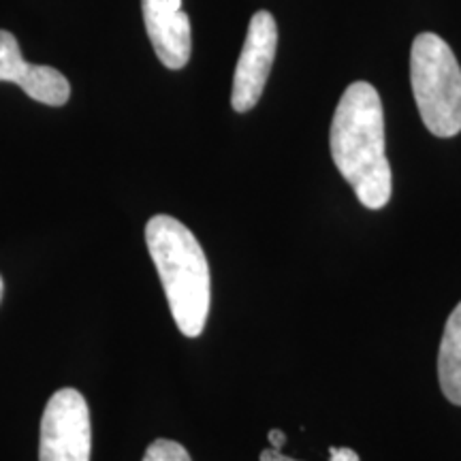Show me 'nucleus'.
I'll return each mask as SVG.
<instances>
[{
    "label": "nucleus",
    "instance_id": "obj_6",
    "mask_svg": "<svg viewBox=\"0 0 461 461\" xmlns=\"http://www.w3.org/2000/svg\"><path fill=\"white\" fill-rule=\"evenodd\" d=\"M0 82L17 84L31 99L50 107H62L71 99L65 75L54 67L26 62L17 39L7 31H0Z\"/></svg>",
    "mask_w": 461,
    "mask_h": 461
},
{
    "label": "nucleus",
    "instance_id": "obj_10",
    "mask_svg": "<svg viewBox=\"0 0 461 461\" xmlns=\"http://www.w3.org/2000/svg\"><path fill=\"white\" fill-rule=\"evenodd\" d=\"M330 459L331 461H361L359 455H357L353 448H348V447H342V448L331 447L330 448Z\"/></svg>",
    "mask_w": 461,
    "mask_h": 461
},
{
    "label": "nucleus",
    "instance_id": "obj_2",
    "mask_svg": "<svg viewBox=\"0 0 461 461\" xmlns=\"http://www.w3.org/2000/svg\"><path fill=\"white\" fill-rule=\"evenodd\" d=\"M146 244L177 330L186 338H199L212 303L210 265L203 248L186 224L167 214L149 218Z\"/></svg>",
    "mask_w": 461,
    "mask_h": 461
},
{
    "label": "nucleus",
    "instance_id": "obj_12",
    "mask_svg": "<svg viewBox=\"0 0 461 461\" xmlns=\"http://www.w3.org/2000/svg\"><path fill=\"white\" fill-rule=\"evenodd\" d=\"M269 442H272V448H276V451H280L282 447H285V442H286V436H285V431H280V429H272L269 431Z\"/></svg>",
    "mask_w": 461,
    "mask_h": 461
},
{
    "label": "nucleus",
    "instance_id": "obj_7",
    "mask_svg": "<svg viewBox=\"0 0 461 461\" xmlns=\"http://www.w3.org/2000/svg\"><path fill=\"white\" fill-rule=\"evenodd\" d=\"M141 14L158 60L171 71L186 67L193 41L190 20L184 14L182 0H141Z\"/></svg>",
    "mask_w": 461,
    "mask_h": 461
},
{
    "label": "nucleus",
    "instance_id": "obj_4",
    "mask_svg": "<svg viewBox=\"0 0 461 461\" xmlns=\"http://www.w3.org/2000/svg\"><path fill=\"white\" fill-rule=\"evenodd\" d=\"M90 451L88 402L77 389L56 391L43 411L39 461H90Z\"/></svg>",
    "mask_w": 461,
    "mask_h": 461
},
{
    "label": "nucleus",
    "instance_id": "obj_5",
    "mask_svg": "<svg viewBox=\"0 0 461 461\" xmlns=\"http://www.w3.org/2000/svg\"><path fill=\"white\" fill-rule=\"evenodd\" d=\"M276 48H278V26L269 11H257L252 15L244 48L233 75L230 105L238 113L250 112L261 101V95L272 71Z\"/></svg>",
    "mask_w": 461,
    "mask_h": 461
},
{
    "label": "nucleus",
    "instance_id": "obj_11",
    "mask_svg": "<svg viewBox=\"0 0 461 461\" xmlns=\"http://www.w3.org/2000/svg\"><path fill=\"white\" fill-rule=\"evenodd\" d=\"M258 461H297V459L286 457V455H282L280 451H276V448H267V451L261 453V457H258Z\"/></svg>",
    "mask_w": 461,
    "mask_h": 461
},
{
    "label": "nucleus",
    "instance_id": "obj_13",
    "mask_svg": "<svg viewBox=\"0 0 461 461\" xmlns=\"http://www.w3.org/2000/svg\"><path fill=\"white\" fill-rule=\"evenodd\" d=\"M3 295H5V282H3V276H0V302H3Z\"/></svg>",
    "mask_w": 461,
    "mask_h": 461
},
{
    "label": "nucleus",
    "instance_id": "obj_8",
    "mask_svg": "<svg viewBox=\"0 0 461 461\" xmlns=\"http://www.w3.org/2000/svg\"><path fill=\"white\" fill-rule=\"evenodd\" d=\"M438 378L445 397L461 406V302L448 316L438 353Z\"/></svg>",
    "mask_w": 461,
    "mask_h": 461
},
{
    "label": "nucleus",
    "instance_id": "obj_3",
    "mask_svg": "<svg viewBox=\"0 0 461 461\" xmlns=\"http://www.w3.org/2000/svg\"><path fill=\"white\" fill-rule=\"evenodd\" d=\"M411 84L420 120L436 137L461 131V68L445 39L420 32L411 51Z\"/></svg>",
    "mask_w": 461,
    "mask_h": 461
},
{
    "label": "nucleus",
    "instance_id": "obj_9",
    "mask_svg": "<svg viewBox=\"0 0 461 461\" xmlns=\"http://www.w3.org/2000/svg\"><path fill=\"white\" fill-rule=\"evenodd\" d=\"M143 461H193L186 448L180 442L167 440V438H158L152 445L148 447Z\"/></svg>",
    "mask_w": 461,
    "mask_h": 461
},
{
    "label": "nucleus",
    "instance_id": "obj_1",
    "mask_svg": "<svg viewBox=\"0 0 461 461\" xmlns=\"http://www.w3.org/2000/svg\"><path fill=\"white\" fill-rule=\"evenodd\" d=\"M331 158L367 210H383L391 199V165L384 149V112L372 84L344 90L330 131Z\"/></svg>",
    "mask_w": 461,
    "mask_h": 461
}]
</instances>
